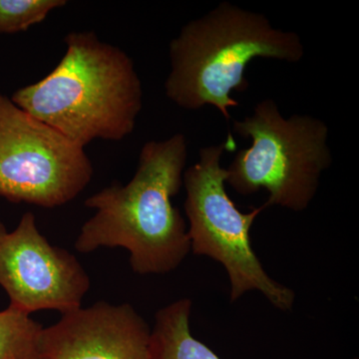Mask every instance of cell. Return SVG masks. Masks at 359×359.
<instances>
[{
	"label": "cell",
	"instance_id": "obj_1",
	"mask_svg": "<svg viewBox=\"0 0 359 359\" xmlns=\"http://www.w3.org/2000/svg\"><path fill=\"white\" fill-rule=\"evenodd\" d=\"M188 141L177 133L149 141L126 185L115 182L85 201L95 214L85 222L75 249L124 248L139 275H162L178 268L191 252L186 222L172 199L183 186Z\"/></svg>",
	"mask_w": 359,
	"mask_h": 359
},
{
	"label": "cell",
	"instance_id": "obj_2",
	"mask_svg": "<svg viewBox=\"0 0 359 359\" xmlns=\"http://www.w3.org/2000/svg\"><path fill=\"white\" fill-rule=\"evenodd\" d=\"M43 79L14 92V104L85 148L133 133L143 106L142 82L126 52L92 32H71Z\"/></svg>",
	"mask_w": 359,
	"mask_h": 359
},
{
	"label": "cell",
	"instance_id": "obj_3",
	"mask_svg": "<svg viewBox=\"0 0 359 359\" xmlns=\"http://www.w3.org/2000/svg\"><path fill=\"white\" fill-rule=\"evenodd\" d=\"M304 55L297 33L273 27L264 14L222 2L170 42L165 93L182 109L212 106L229 122L230 110L238 106L231 93L249 88L245 70L252 60L299 63Z\"/></svg>",
	"mask_w": 359,
	"mask_h": 359
},
{
	"label": "cell",
	"instance_id": "obj_4",
	"mask_svg": "<svg viewBox=\"0 0 359 359\" xmlns=\"http://www.w3.org/2000/svg\"><path fill=\"white\" fill-rule=\"evenodd\" d=\"M233 130L252 145L238 151L226 168V183L243 196L264 189L266 208L304 211L332 164L327 125L311 115L285 118L275 100L264 99L252 114L233 121Z\"/></svg>",
	"mask_w": 359,
	"mask_h": 359
},
{
	"label": "cell",
	"instance_id": "obj_5",
	"mask_svg": "<svg viewBox=\"0 0 359 359\" xmlns=\"http://www.w3.org/2000/svg\"><path fill=\"white\" fill-rule=\"evenodd\" d=\"M233 139L201 148L199 161L184 172V208L188 217L191 250L223 264L231 283V302L249 290H259L280 311L294 306V290L276 282L264 271L250 243V231L264 205L248 214L238 209L226 192V150H236Z\"/></svg>",
	"mask_w": 359,
	"mask_h": 359
},
{
	"label": "cell",
	"instance_id": "obj_6",
	"mask_svg": "<svg viewBox=\"0 0 359 359\" xmlns=\"http://www.w3.org/2000/svg\"><path fill=\"white\" fill-rule=\"evenodd\" d=\"M93 173L84 148L0 92V198L51 209L74 200Z\"/></svg>",
	"mask_w": 359,
	"mask_h": 359
},
{
	"label": "cell",
	"instance_id": "obj_7",
	"mask_svg": "<svg viewBox=\"0 0 359 359\" xmlns=\"http://www.w3.org/2000/svg\"><path fill=\"white\" fill-rule=\"evenodd\" d=\"M0 285L9 306L23 313L50 309L62 314L81 306L91 285L77 257L52 245L27 212L11 233L0 221Z\"/></svg>",
	"mask_w": 359,
	"mask_h": 359
},
{
	"label": "cell",
	"instance_id": "obj_8",
	"mask_svg": "<svg viewBox=\"0 0 359 359\" xmlns=\"http://www.w3.org/2000/svg\"><path fill=\"white\" fill-rule=\"evenodd\" d=\"M34 359H152L151 330L131 304L98 302L42 328Z\"/></svg>",
	"mask_w": 359,
	"mask_h": 359
},
{
	"label": "cell",
	"instance_id": "obj_9",
	"mask_svg": "<svg viewBox=\"0 0 359 359\" xmlns=\"http://www.w3.org/2000/svg\"><path fill=\"white\" fill-rule=\"evenodd\" d=\"M192 302L179 299L156 313L151 330L152 359H221L191 334Z\"/></svg>",
	"mask_w": 359,
	"mask_h": 359
},
{
	"label": "cell",
	"instance_id": "obj_10",
	"mask_svg": "<svg viewBox=\"0 0 359 359\" xmlns=\"http://www.w3.org/2000/svg\"><path fill=\"white\" fill-rule=\"evenodd\" d=\"M42 328L30 314L13 306L0 311V359H34Z\"/></svg>",
	"mask_w": 359,
	"mask_h": 359
},
{
	"label": "cell",
	"instance_id": "obj_11",
	"mask_svg": "<svg viewBox=\"0 0 359 359\" xmlns=\"http://www.w3.org/2000/svg\"><path fill=\"white\" fill-rule=\"evenodd\" d=\"M66 4L65 0H0V33L25 32Z\"/></svg>",
	"mask_w": 359,
	"mask_h": 359
}]
</instances>
